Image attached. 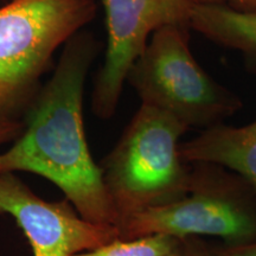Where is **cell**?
Returning <instances> with one entry per match:
<instances>
[{"instance_id":"obj_1","label":"cell","mask_w":256,"mask_h":256,"mask_svg":"<svg viewBox=\"0 0 256 256\" xmlns=\"http://www.w3.org/2000/svg\"><path fill=\"white\" fill-rule=\"evenodd\" d=\"M98 43L80 31L64 44L51 78L24 112V130L0 153V172H28L56 185L83 218L116 226L83 119L86 80ZM118 228V226H116Z\"/></svg>"},{"instance_id":"obj_2","label":"cell","mask_w":256,"mask_h":256,"mask_svg":"<svg viewBox=\"0 0 256 256\" xmlns=\"http://www.w3.org/2000/svg\"><path fill=\"white\" fill-rule=\"evenodd\" d=\"M188 130L162 110L140 104L100 164L118 228L136 214L186 194L191 164L180 153V138Z\"/></svg>"},{"instance_id":"obj_3","label":"cell","mask_w":256,"mask_h":256,"mask_svg":"<svg viewBox=\"0 0 256 256\" xmlns=\"http://www.w3.org/2000/svg\"><path fill=\"white\" fill-rule=\"evenodd\" d=\"M96 10L94 0H10L0 8V116L22 119L56 51Z\"/></svg>"},{"instance_id":"obj_4","label":"cell","mask_w":256,"mask_h":256,"mask_svg":"<svg viewBox=\"0 0 256 256\" xmlns=\"http://www.w3.org/2000/svg\"><path fill=\"white\" fill-rule=\"evenodd\" d=\"M186 194L164 206L138 212L119 226V238L209 236L224 246L256 242V191L235 172L211 162H190Z\"/></svg>"},{"instance_id":"obj_5","label":"cell","mask_w":256,"mask_h":256,"mask_svg":"<svg viewBox=\"0 0 256 256\" xmlns=\"http://www.w3.org/2000/svg\"><path fill=\"white\" fill-rule=\"evenodd\" d=\"M188 26L166 25L152 34L127 82L142 104L174 118L188 130H203L241 110L240 98L217 83L194 58Z\"/></svg>"},{"instance_id":"obj_6","label":"cell","mask_w":256,"mask_h":256,"mask_svg":"<svg viewBox=\"0 0 256 256\" xmlns=\"http://www.w3.org/2000/svg\"><path fill=\"white\" fill-rule=\"evenodd\" d=\"M194 0H104V60L92 92V110L108 120L116 112L127 76L152 34L166 25L190 28Z\"/></svg>"},{"instance_id":"obj_7","label":"cell","mask_w":256,"mask_h":256,"mask_svg":"<svg viewBox=\"0 0 256 256\" xmlns=\"http://www.w3.org/2000/svg\"><path fill=\"white\" fill-rule=\"evenodd\" d=\"M0 214L14 220L32 256H74L119 238L115 226L83 218L66 198L42 200L12 172H0Z\"/></svg>"},{"instance_id":"obj_8","label":"cell","mask_w":256,"mask_h":256,"mask_svg":"<svg viewBox=\"0 0 256 256\" xmlns=\"http://www.w3.org/2000/svg\"><path fill=\"white\" fill-rule=\"evenodd\" d=\"M188 162H211L235 172L256 191V120L244 126L224 124L200 130L180 144Z\"/></svg>"},{"instance_id":"obj_9","label":"cell","mask_w":256,"mask_h":256,"mask_svg":"<svg viewBox=\"0 0 256 256\" xmlns=\"http://www.w3.org/2000/svg\"><path fill=\"white\" fill-rule=\"evenodd\" d=\"M188 25L208 40L242 52L256 66V11L196 2Z\"/></svg>"},{"instance_id":"obj_10","label":"cell","mask_w":256,"mask_h":256,"mask_svg":"<svg viewBox=\"0 0 256 256\" xmlns=\"http://www.w3.org/2000/svg\"><path fill=\"white\" fill-rule=\"evenodd\" d=\"M185 244L186 240L162 234L130 240L118 238L100 247L74 256H178Z\"/></svg>"},{"instance_id":"obj_11","label":"cell","mask_w":256,"mask_h":256,"mask_svg":"<svg viewBox=\"0 0 256 256\" xmlns=\"http://www.w3.org/2000/svg\"><path fill=\"white\" fill-rule=\"evenodd\" d=\"M24 130V122L16 118L0 116V145L14 142Z\"/></svg>"},{"instance_id":"obj_12","label":"cell","mask_w":256,"mask_h":256,"mask_svg":"<svg viewBox=\"0 0 256 256\" xmlns=\"http://www.w3.org/2000/svg\"><path fill=\"white\" fill-rule=\"evenodd\" d=\"M210 256H256V242L243 246H223L217 249H208Z\"/></svg>"},{"instance_id":"obj_13","label":"cell","mask_w":256,"mask_h":256,"mask_svg":"<svg viewBox=\"0 0 256 256\" xmlns=\"http://www.w3.org/2000/svg\"><path fill=\"white\" fill-rule=\"evenodd\" d=\"M178 256H210V254L206 248L200 247L198 243H194V238H188L186 240V244L183 252Z\"/></svg>"},{"instance_id":"obj_14","label":"cell","mask_w":256,"mask_h":256,"mask_svg":"<svg viewBox=\"0 0 256 256\" xmlns=\"http://www.w3.org/2000/svg\"><path fill=\"white\" fill-rule=\"evenodd\" d=\"M232 8L246 10V11H256V0H226Z\"/></svg>"},{"instance_id":"obj_15","label":"cell","mask_w":256,"mask_h":256,"mask_svg":"<svg viewBox=\"0 0 256 256\" xmlns=\"http://www.w3.org/2000/svg\"><path fill=\"white\" fill-rule=\"evenodd\" d=\"M226 0H194L198 4H223Z\"/></svg>"}]
</instances>
